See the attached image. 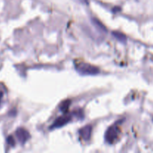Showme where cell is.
<instances>
[{"label":"cell","instance_id":"1","mask_svg":"<svg viewBox=\"0 0 153 153\" xmlns=\"http://www.w3.org/2000/svg\"><path fill=\"white\" fill-rule=\"evenodd\" d=\"M76 69L82 75H96L100 72L97 67L86 63H80L77 64Z\"/></svg>","mask_w":153,"mask_h":153},{"label":"cell","instance_id":"2","mask_svg":"<svg viewBox=\"0 0 153 153\" xmlns=\"http://www.w3.org/2000/svg\"><path fill=\"white\" fill-rule=\"evenodd\" d=\"M119 131L120 128L118 126L117 123L116 124H114V126H111V127H109L108 129L105 132V136L106 141L108 143H114V140L117 139V137L118 134H119Z\"/></svg>","mask_w":153,"mask_h":153},{"label":"cell","instance_id":"3","mask_svg":"<svg viewBox=\"0 0 153 153\" xmlns=\"http://www.w3.org/2000/svg\"><path fill=\"white\" fill-rule=\"evenodd\" d=\"M16 135L19 143L23 144L30 138V134L27 130L23 128H18L16 131Z\"/></svg>","mask_w":153,"mask_h":153},{"label":"cell","instance_id":"4","mask_svg":"<svg viewBox=\"0 0 153 153\" xmlns=\"http://www.w3.org/2000/svg\"><path fill=\"white\" fill-rule=\"evenodd\" d=\"M71 120V117L70 115H64V116H61L60 117H58L56 120L54 122L53 125H52V128H61V127L64 126L66 124L68 123Z\"/></svg>","mask_w":153,"mask_h":153},{"label":"cell","instance_id":"5","mask_svg":"<svg viewBox=\"0 0 153 153\" xmlns=\"http://www.w3.org/2000/svg\"><path fill=\"white\" fill-rule=\"evenodd\" d=\"M91 132H92V127L91 126H86L81 128L79 131V135L84 140H88L91 138Z\"/></svg>","mask_w":153,"mask_h":153},{"label":"cell","instance_id":"6","mask_svg":"<svg viewBox=\"0 0 153 153\" xmlns=\"http://www.w3.org/2000/svg\"><path fill=\"white\" fill-rule=\"evenodd\" d=\"M113 35L119 41L122 42V43H124V42L126 41V37L123 34H122V33L117 32V31H114Z\"/></svg>","mask_w":153,"mask_h":153},{"label":"cell","instance_id":"7","mask_svg":"<svg viewBox=\"0 0 153 153\" xmlns=\"http://www.w3.org/2000/svg\"><path fill=\"white\" fill-rule=\"evenodd\" d=\"M93 24L95 25V26L98 28L99 30L100 31H107V30L105 28V27L102 25V23L100 22H99L98 20H96V19H93Z\"/></svg>","mask_w":153,"mask_h":153},{"label":"cell","instance_id":"8","mask_svg":"<svg viewBox=\"0 0 153 153\" xmlns=\"http://www.w3.org/2000/svg\"><path fill=\"white\" fill-rule=\"evenodd\" d=\"M70 104V100H67V101H64V102H63L62 104H61V108H61V110L63 111H64V112L66 111H67V109H68Z\"/></svg>","mask_w":153,"mask_h":153},{"label":"cell","instance_id":"9","mask_svg":"<svg viewBox=\"0 0 153 153\" xmlns=\"http://www.w3.org/2000/svg\"><path fill=\"white\" fill-rule=\"evenodd\" d=\"M7 143H8L10 145H11V146H14L15 145L14 139H13V137H12V136L8 137V138H7Z\"/></svg>","mask_w":153,"mask_h":153},{"label":"cell","instance_id":"10","mask_svg":"<svg viewBox=\"0 0 153 153\" xmlns=\"http://www.w3.org/2000/svg\"><path fill=\"white\" fill-rule=\"evenodd\" d=\"M152 121H153V119H152Z\"/></svg>","mask_w":153,"mask_h":153}]
</instances>
